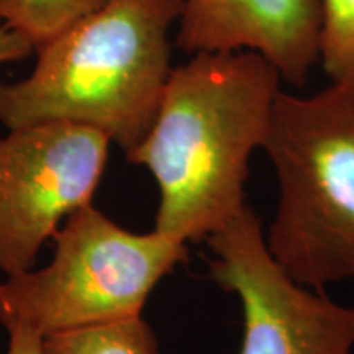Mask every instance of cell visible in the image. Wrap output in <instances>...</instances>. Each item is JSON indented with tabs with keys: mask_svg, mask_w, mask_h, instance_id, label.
I'll use <instances>...</instances> for the list:
<instances>
[{
	"mask_svg": "<svg viewBox=\"0 0 354 354\" xmlns=\"http://www.w3.org/2000/svg\"><path fill=\"white\" fill-rule=\"evenodd\" d=\"M281 82L251 51L197 53L172 69L151 128L127 153L159 187L158 233L207 240L245 209L250 161L266 143Z\"/></svg>",
	"mask_w": 354,
	"mask_h": 354,
	"instance_id": "cell-1",
	"label": "cell"
},
{
	"mask_svg": "<svg viewBox=\"0 0 354 354\" xmlns=\"http://www.w3.org/2000/svg\"><path fill=\"white\" fill-rule=\"evenodd\" d=\"M183 0H109L38 46L30 76L0 82V123L68 122L130 153L156 118L172 73L169 30Z\"/></svg>",
	"mask_w": 354,
	"mask_h": 354,
	"instance_id": "cell-2",
	"label": "cell"
},
{
	"mask_svg": "<svg viewBox=\"0 0 354 354\" xmlns=\"http://www.w3.org/2000/svg\"><path fill=\"white\" fill-rule=\"evenodd\" d=\"M263 149L279 190L269 253L312 289L354 281V76L279 92Z\"/></svg>",
	"mask_w": 354,
	"mask_h": 354,
	"instance_id": "cell-3",
	"label": "cell"
},
{
	"mask_svg": "<svg viewBox=\"0 0 354 354\" xmlns=\"http://www.w3.org/2000/svg\"><path fill=\"white\" fill-rule=\"evenodd\" d=\"M41 269L0 282V323L39 336L141 317L154 287L187 259V243L122 228L92 203L73 212L55 234Z\"/></svg>",
	"mask_w": 354,
	"mask_h": 354,
	"instance_id": "cell-4",
	"label": "cell"
},
{
	"mask_svg": "<svg viewBox=\"0 0 354 354\" xmlns=\"http://www.w3.org/2000/svg\"><path fill=\"white\" fill-rule=\"evenodd\" d=\"M110 140L94 128L43 122L0 138V272L33 268L64 218L92 203Z\"/></svg>",
	"mask_w": 354,
	"mask_h": 354,
	"instance_id": "cell-5",
	"label": "cell"
},
{
	"mask_svg": "<svg viewBox=\"0 0 354 354\" xmlns=\"http://www.w3.org/2000/svg\"><path fill=\"white\" fill-rule=\"evenodd\" d=\"M212 279L243 307L240 354H354V305L292 279L269 253L248 205L207 238Z\"/></svg>",
	"mask_w": 354,
	"mask_h": 354,
	"instance_id": "cell-6",
	"label": "cell"
},
{
	"mask_svg": "<svg viewBox=\"0 0 354 354\" xmlns=\"http://www.w3.org/2000/svg\"><path fill=\"white\" fill-rule=\"evenodd\" d=\"M177 24L187 55L256 53L294 87L318 63V0H183Z\"/></svg>",
	"mask_w": 354,
	"mask_h": 354,
	"instance_id": "cell-7",
	"label": "cell"
},
{
	"mask_svg": "<svg viewBox=\"0 0 354 354\" xmlns=\"http://www.w3.org/2000/svg\"><path fill=\"white\" fill-rule=\"evenodd\" d=\"M43 354H161L143 317L63 331L43 338Z\"/></svg>",
	"mask_w": 354,
	"mask_h": 354,
	"instance_id": "cell-8",
	"label": "cell"
},
{
	"mask_svg": "<svg viewBox=\"0 0 354 354\" xmlns=\"http://www.w3.org/2000/svg\"><path fill=\"white\" fill-rule=\"evenodd\" d=\"M107 2L109 0H0V21L24 35L37 50Z\"/></svg>",
	"mask_w": 354,
	"mask_h": 354,
	"instance_id": "cell-9",
	"label": "cell"
},
{
	"mask_svg": "<svg viewBox=\"0 0 354 354\" xmlns=\"http://www.w3.org/2000/svg\"><path fill=\"white\" fill-rule=\"evenodd\" d=\"M318 63L330 81L354 76V0H318Z\"/></svg>",
	"mask_w": 354,
	"mask_h": 354,
	"instance_id": "cell-10",
	"label": "cell"
},
{
	"mask_svg": "<svg viewBox=\"0 0 354 354\" xmlns=\"http://www.w3.org/2000/svg\"><path fill=\"white\" fill-rule=\"evenodd\" d=\"M33 51L35 46L30 39L0 21V64L21 61Z\"/></svg>",
	"mask_w": 354,
	"mask_h": 354,
	"instance_id": "cell-11",
	"label": "cell"
},
{
	"mask_svg": "<svg viewBox=\"0 0 354 354\" xmlns=\"http://www.w3.org/2000/svg\"><path fill=\"white\" fill-rule=\"evenodd\" d=\"M7 354H43V336L25 325L7 326Z\"/></svg>",
	"mask_w": 354,
	"mask_h": 354,
	"instance_id": "cell-12",
	"label": "cell"
}]
</instances>
